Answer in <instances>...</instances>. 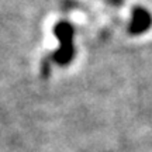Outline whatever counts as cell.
<instances>
[{
  "label": "cell",
  "instance_id": "1",
  "mask_svg": "<svg viewBox=\"0 0 152 152\" xmlns=\"http://www.w3.org/2000/svg\"><path fill=\"white\" fill-rule=\"evenodd\" d=\"M55 37L58 38L61 42V48L54 54L55 61L65 65L68 62H71L73 56V28L69 23L59 21L55 26Z\"/></svg>",
  "mask_w": 152,
  "mask_h": 152
},
{
  "label": "cell",
  "instance_id": "2",
  "mask_svg": "<svg viewBox=\"0 0 152 152\" xmlns=\"http://www.w3.org/2000/svg\"><path fill=\"white\" fill-rule=\"evenodd\" d=\"M151 16L147 10H144L142 7H135L132 10V20H131L130 26V33L131 34H141L147 31L151 27Z\"/></svg>",
  "mask_w": 152,
  "mask_h": 152
},
{
  "label": "cell",
  "instance_id": "3",
  "mask_svg": "<svg viewBox=\"0 0 152 152\" xmlns=\"http://www.w3.org/2000/svg\"><path fill=\"white\" fill-rule=\"evenodd\" d=\"M104 1H107L109 4H113V6H120L123 1L121 0H104Z\"/></svg>",
  "mask_w": 152,
  "mask_h": 152
}]
</instances>
